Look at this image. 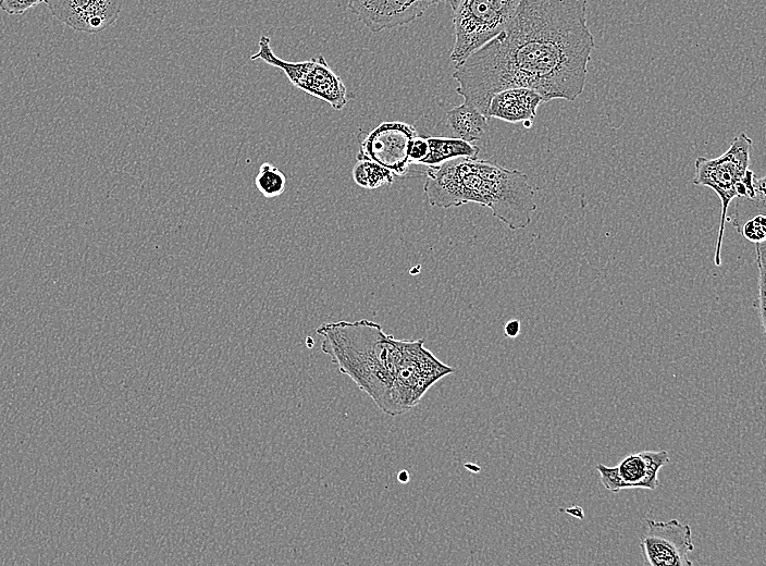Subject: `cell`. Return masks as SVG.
Returning <instances> with one entry per match:
<instances>
[{
	"label": "cell",
	"instance_id": "cell-1",
	"mask_svg": "<svg viewBox=\"0 0 766 566\" xmlns=\"http://www.w3.org/2000/svg\"><path fill=\"white\" fill-rule=\"evenodd\" d=\"M587 14V0H522L508 27L455 66L456 92L488 120L491 98L512 88L576 101L595 48Z\"/></svg>",
	"mask_w": 766,
	"mask_h": 566
},
{
	"label": "cell",
	"instance_id": "cell-2",
	"mask_svg": "<svg viewBox=\"0 0 766 566\" xmlns=\"http://www.w3.org/2000/svg\"><path fill=\"white\" fill-rule=\"evenodd\" d=\"M321 351L340 373L395 417L412 411L438 381L455 373L425 347V340H398L382 327L361 319L317 328Z\"/></svg>",
	"mask_w": 766,
	"mask_h": 566
},
{
	"label": "cell",
	"instance_id": "cell-3",
	"mask_svg": "<svg viewBox=\"0 0 766 566\" xmlns=\"http://www.w3.org/2000/svg\"><path fill=\"white\" fill-rule=\"evenodd\" d=\"M424 192L431 206L443 209L469 203L489 208L513 231L528 227L537 209L535 191L524 172L477 157L428 167Z\"/></svg>",
	"mask_w": 766,
	"mask_h": 566
},
{
	"label": "cell",
	"instance_id": "cell-4",
	"mask_svg": "<svg viewBox=\"0 0 766 566\" xmlns=\"http://www.w3.org/2000/svg\"><path fill=\"white\" fill-rule=\"evenodd\" d=\"M522 0H455V43L450 60L454 66L501 33L516 15Z\"/></svg>",
	"mask_w": 766,
	"mask_h": 566
},
{
	"label": "cell",
	"instance_id": "cell-5",
	"mask_svg": "<svg viewBox=\"0 0 766 566\" xmlns=\"http://www.w3.org/2000/svg\"><path fill=\"white\" fill-rule=\"evenodd\" d=\"M752 140L741 132L723 155L709 159L698 157L695 162L694 184L712 189L722 203L721 223L714 254V265L721 266V252L728 207L737 198L736 184L746 175L750 166Z\"/></svg>",
	"mask_w": 766,
	"mask_h": 566
},
{
	"label": "cell",
	"instance_id": "cell-6",
	"mask_svg": "<svg viewBox=\"0 0 766 566\" xmlns=\"http://www.w3.org/2000/svg\"><path fill=\"white\" fill-rule=\"evenodd\" d=\"M270 38L263 35L259 40V51L251 60H263L264 63L281 69L290 82L303 92L328 103L333 109L342 110L348 104L347 88L342 79L329 67L324 56L289 63L275 55L270 46Z\"/></svg>",
	"mask_w": 766,
	"mask_h": 566
},
{
	"label": "cell",
	"instance_id": "cell-7",
	"mask_svg": "<svg viewBox=\"0 0 766 566\" xmlns=\"http://www.w3.org/2000/svg\"><path fill=\"white\" fill-rule=\"evenodd\" d=\"M416 135L413 125L401 121L382 122L372 131H361L357 161L374 162L403 177L411 168L410 147Z\"/></svg>",
	"mask_w": 766,
	"mask_h": 566
},
{
	"label": "cell",
	"instance_id": "cell-8",
	"mask_svg": "<svg viewBox=\"0 0 766 566\" xmlns=\"http://www.w3.org/2000/svg\"><path fill=\"white\" fill-rule=\"evenodd\" d=\"M648 531L640 537V549L647 564L652 566H691L688 558L695 550L693 533L688 524L677 520L656 522L647 520Z\"/></svg>",
	"mask_w": 766,
	"mask_h": 566
},
{
	"label": "cell",
	"instance_id": "cell-9",
	"mask_svg": "<svg viewBox=\"0 0 766 566\" xmlns=\"http://www.w3.org/2000/svg\"><path fill=\"white\" fill-rule=\"evenodd\" d=\"M455 0H349V8L370 32L379 33L410 24L432 6Z\"/></svg>",
	"mask_w": 766,
	"mask_h": 566
},
{
	"label": "cell",
	"instance_id": "cell-10",
	"mask_svg": "<svg viewBox=\"0 0 766 566\" xmlns=\"http://www.w3.org/2000/svg\"><path fill=\"white\" fill-rule=\"evenodd\" d=\"M543 102L542 96L527 88L503 90L491 98L488 117L510 123H524V127H533L537 110Z\"/></svg>",
	"mask_w": 766,
	"mask_h": 566
},
{
	"label": "cell",
	"instance_id": "cell-11",
	"mask_svg": "<svg viewBox=\"0 0 766 566\" xmlns=\"http://www.w3.org/2000/svg\"><path fill=\"white\" fill-rule=\"evenodd\" d=\"M52 15L78 32L96 34L109 28L91 0H44Z\"/></svg>",
	"mask_w": 766,
	"mask_h": 566
},
{
	"label": "cell",
	"instance_id": "cell-12",
	"mask_svg": "<svg viewBox=\"0 0 766 566\" xmlns=\"http://www.w3.org/2000/svg\"><path fill=\"white\" fill-rule=\"evenodd\" d=\"M446 120L453 135L452 138L468 143L483 139L489 130L487 117L465 102L450 110Z\"/></svg>",
	"mask_w": 766,
	"mask_h": 566
},
{
	"label": "cell",
	"instance_id": "cell-13",
	"mask_svg": "<svg viewBox=\"0 0 766 566\" xmlns=\"http://www.w3.org/2000/svg\"><path fill=\"white\" fill-rule=\"evenodd\" d=\"M429 152L422 165L436 167L457 158H476L479 147L456 138L427 137Z\"/></svg>",
	"mask_w": 766,
	"mask_h": 566
},
{
	"label": "cell",
	"instance_id": "cell-14",
	"mask_svg": "<svg viewBox=\"0 0 766 566\" xmlns=\"http://www.w3.org/2000/svg\"><path fill=\"white\" fill-rule=\"evenodd\" d=\"M394 177L389 169L370 161H358L353 169L355 183L367 190L392 186Z\"/></svg>",
	"mask_w": 766,
	"mask_h": 566
},
{
	"label": "cell",
	"instance_id": "cell-15",
	"mask_svg": "<svg viewBox=\"0 0 766 566\" xmlns=\"http://www.w3.org/2000/svg\"><path fill=\"white\" fill-rule=\"evenodd\" d=\"M255 186L266 199H276L286 191L287 177L277 166L264 163L255 178Z\"/></svg>",
	"mask_w": 766,
	"mask_h": 566
},
{
	"label": "cell",
	"instance_id": "cell-16",
	"mask_svg": "<svg viewBox=\"0 0 766 566\" xmlns=\"http://www.w3.org/2000/svg\"><path fill=\"white\" fill-rule=\"evenodd\" d=\"M619 473L627 489H635L640 487L642 479L645 478L647 473V465L644 459H642L640 453H633L627 455L622 462L617 465Z\"/></svg>",
	"mask_w": 766,
	"mask_h": 566
},
{
	"label": "cell",
	"instance_id": "cell-17",
	"mask_svg": "<svg viewBox=\"0 0 766 566\" xmlns=\"http://www.w3.org/2000/svg\"><path fill=\"white\" fill-rule=\"evenodd\" d=\"M639 453L647 465L646 476L642 479L639 488L650 490L657 489L660 486L658 478L659 471L664 465L670 462V455L667 451H644Z\"/></svg>",
	"mask_w": 766,
	"mask_h": 566
},
{
	"label": "cell",
	"instance_id": "cell-18",
	"mask_svg": "<svg viewBox=\"0 0 766 566\" xmlns=\"http://www.w3.org/2000/svg\"><path fill=\"white\" fill-rule=\"evenodd\" d=\"M736 214L733 221L737 231L747 223L748 220L758 215H765V195H758L756 199L736 198Z\"/></svg>",
	"mask_w": 766,
	"mask_h": 566
},
{
	"label": "cell",
	"instance_id": "cell-19",
	"mask_svg": "<svg viewBox=\"0 0 766 566\" xmlns=\"http://www.w3.org/2000/svg\"><path fill=\"white\" fill-rule=\"evenodd\" d=\"M740 235H743L747 240L752 243L765 242L766 239V217L765 215H758L745 223L743 227L738 231Z\"/></svg>",
	"mask_w": 766,
	"mask_h": 566
},
{
	"label": "cell",
	"instance_id": "cell-20",
	"mask_svg": "<svg viewBox=\"0 0 766 566\" xmlns=\"http://www.w3.org/2000/svg\"><path fill=\"white\" fill-rule=\"evenodd\" d=\"M756 249L760 274L758 310L760 311L763 334H765V242L756 243Z\"/></svg>",
	"mask_w": 766,
	"mask_h": 566
},
{
	"label": "cell",
	"instance_id": "cell-21",
	"mask_svg": "<svg viewBox=\"0 0 766 566\" xmlns=\"http://www.w3.org/2000/svg\"><path fill=\"white\" fill-rule=\"evenodd\" d=\"M597 471L600 474L601 483L604 488L613 492V494H619L621 490L627 489L617 466L609 467L603 464H598Z\"/></svg>",
	"mask_w": 766,
	"mask_h": 566
},
{
	"label": "cell",
	"instance_id": "cell-22",
	"mask_svg": "<svg viewBox=\"0 0 766 566\" xmlns=\"http://www.w3.org/2000/svg\"><path fill=\"white\" fill-rule=\"evenodd\" d=\"M41 3H44V0H0V8L10 15H22Z\"/></svg>",
	"mask_w": 766,
	"mask_h": 566
},
{
	"label": "cell",
	"instance_id": "cell-23",
	"mask_svg": "<svg viewBox=\"0 0 766 566\" xmlns=\"http://www.w3.org/2000/svg\"><path fill=\"white\" fill-rule=\"evenodd\" d=\"M428 152H429V146H428L427 137H420V135L417 134L410 147L411 166L422 165L424 159L428 155Z\"/></svg>",
	"mask_w": 766,
	"mask_h": 566
},
{
	"label": "cell",
	"instance_id": "cell-24",
	"mask_svg": "<svg viewBox=\"0 0 766 566\" xmlns=\"http://www.w3.org/2000/svg\"><path fill=\"white\" fill-rule=\"evenodd\" d=\"M504 332L506 337L511 339L516 338L518 335L521 334L520 321H510L508 324L505 325Z\"/></svg>",
	"mask_w": 766,
	"mask_h": 566
},
{
	"label": "cell",
	"instance_id": "cell-25",
	"mask_svg": "<svg viewBox=\"0 0 766 566\" xmlns=\"http://www.w3.org/2000/svg\"><path fill=\"white\" fill-rule=\"evenodd\" d=\"M566 512L579 520H583L585 518L584 510L578 506H574L570 509H567Z\"/></svg>",
	"mask_w": 766,
	"mask_h": 566
},
{
	"label": "cell",
	"instance_id": "cell-26",
	"mask_svg": "<svg viewBox=\"0 0 766 566\" xmlns=\"http://www.w3.org/2000/svg\"><path fill=\"white\" fill-rule=\"evenodd\" d=\"M399 482L401 484H407L410 482V474L407 471H402L398 475Z\"/></svg>",
	"mask_w": 766,
	"mask_h": 566
}]
</instances>
